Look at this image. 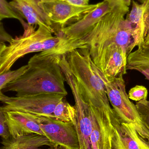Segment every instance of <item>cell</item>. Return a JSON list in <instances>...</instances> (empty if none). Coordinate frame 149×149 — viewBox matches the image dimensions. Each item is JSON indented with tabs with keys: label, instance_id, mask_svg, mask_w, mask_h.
I'll return each mask as SVG.
<instances>
[{
	"label": "cell",
	"instance_id": "cell-17",
	"mask_svg": "<svg viewBox=\"0 0 149 149\" xmlns=\"http://www.w3.org/2000/svg\"><path fill=\"white\" fill-rule=\"evenodd\" d=\"M28 68V65H26L15 70H9L0 74V90L2 91L7 84L22 76Z\"/></svg>",
	"mask_w": 149,
	"mask_h": 149
},
{
	"label": "cell",
	"instance_id": "cell-8",
	"mask_svg": "<svg viewBox=\"0 0 149 149\" xmlns=\"http://www.w3.org/2000/svg\"><path fill=\"white\" fill-rule=\"evenodd\" d=\"M40 126L45 136L55 146L66 149H80L78 133L73 123L48 118Z\"/></svg>",
	"mask_w": 149,
	"mask_h": 149
},
{
	"label": "cell",
	"instance_id": "cell-21",
	"mask_svg": "<svg viewBox=\"0 0 149 149\" xmlns=\"http://www.w3.org/2000/svg\"><path fill=\"white\" fill-rule=\"evenodd\" d=\"M0 136L2 139H8L10 135L6 123L5 116L2 111L0 110Z\"/></svg>",
	"mask_w": 149,
	"mask_h": 149
},
{
	"label": "cell",
	"instance_id": "cell-10",
	"mask_svg": "<svg viewBox=\"0 0 149 149\" xmlns=\"http://www.w3.org/2000/svg\"><path fill=\"white\" fill-rule=\"evenodd\" d=\"M119 0H104L98 7L77 22L61 29L58 33L69 40H78L110 12Z\"/></svg>",
	"mask_w": 149,
	"mask_h": 149
},
{
	"label": "cell",
	"instance_id": "cell-24",
	"mask_svg": "<svg viewBox=\"0 0 149 149\" xmlns=\"http://www.w3.org/2000/svg\"><path fill=\"white\" fill-rule=\"evenodd\" d=\"M144 46H149V20L147 27V32H146V37L144 41Z\"/></svg>",
	"mask_w": 149,
	"mask_h": 149
},
{
	"label": "cell",
	"instance_id": "cell-26",
	"mask_svg": "<svg viewBox=\"0 0 149 149\" xmlns=\"http://www.w3.org/2000/svg\"><path fill=\"white\" fill-rule=\"evenodd\" d=\"M48 149H66L65 148H63V147H61L59 146H54L52 147H50Z\"/></svg>",
	"mask_w": 149,
	"mask_h": 149
},
{
	"label": "cell",
	"instance_id": "cell-3",
	"mask_svg": "<svg viewBox=\"0 0 149 149\" xmlns=\"http://www.w3.org/2000/svg\"><path fill=\"white\" fill-rule=\"evenodd\" d=\"M61 56L40 53L31 58L26 71L10 82L1 92H13L15 96L57 94L66 96V78L59 64Z\"/></svg>",
	"mask_w": 149,
	"mask_h": 149
},
{
	"label": "cell",
	"instance_id": "cell-2",
	"mask_svg": "<svg viewBox=\"0 0 149 149\" xmlns=\"http://www.w3.org/2000/svg\"><path fill=\"white\" fill-rule=\"evenodd\" d=\"M24 31L22 36L13 38L6 45L0 43V74L10 70L17 60L25 55L40 52L45 56H62L78 49L73 41L58 33L56 36L43 25L36 30L34 25L25 22L22 24Z\"/></svg>",
	"mask_w": 149,
	"mask_h": 149
},
{
	"label": "cell",
	"instance_id": "cell-18",
	"mask_svg": "<svg viewBox=\"0 0 149 149\" xmlns=\"http://www.w3.org/2000/svg\"><path fill=\"white\" fill-rule=\"evenodd\" d=\"M5 18H15L18 19L20 22L23 20L13 9L6 0H0V21Z\"/></svg>",
	"mask_w": 149,
	"mask_h": 149
},
{
	"label": "cell",
	"instance_id": "cell-5",
	"mask_svg": "<svg viewBox=\"0 0 149 149\" xmlns=\"http://www.w3.org/2000/svg\"><path fill=\"white\" fill-rule=\"evenodd\" d=\"M93 66L105 84L109 102L117 119L122 122L133 124L140 137L149 145V130L141 118L136 105L127 94L123 74L108 76L94 63Z\"/></svg>",
	"mask_w": 149,
	"mask_h": 149
},
{
	"label": "cell",
	"instance_id": "cell-12",
	"mask_svg": "<svg viewBox=\"0 0 149 149\" xmlns=\"http://www.w3.org/2000/svg\"><path fill=\"white\" fill-rule=\"evenodd\" d=\"M113 124L115 133L111 149H149V145L140 137L133 124L122 122L117 117Z\"/></svg>",
	"mask_w": 149,
	"mask_h": 149
},
{
	"label": "cell",
	"instance_id": "cell-16",
	"mask_svg": "<svg viewBox=\"0 0 149 149\" xmlns=\"http://www.w3.org/2000/svg\"><path fill=\"white\" fill-rule=\"evenodd\" d=\"M64 97L56 105L53 112L55 119L66 122H72L75 125L76 109L75 106L71 105Z\"/></svg>",
	"mask_w": 149,
	"mask_h": 149
},
{
	"label": "cell",
	"instance_id": "cell-25",
	"mask_svg": "<svg viewBox=\"0 0 149 149\" xmlns=\"http://www.w3.org/2000/svg\"><path fill=\"white\" fill-rule=\"evenodd\" d=\"M124 2V3L127 5V6L129 7L130 6L131 3V1L133 0H122ZM139 1L141 2V3H142L144 0H139Z\"/></svg>",
	"mask_w": 149,
	"mask_h": 149
},
{
	"label": "cell",
	"instance_id": "cell-14",
	"mask_svg": "<svg viewBox=\"0 0 149 149\" xmlns=\"http://www.w3.org/2000/svg\"><path fill=\"white\" fill-rule=\"evenodd\" d=\"M0 149H41L42 147L55 146L45 136L29 134L2 140Z\"/></svg>",
	"mask_w": 149,
	"mask_h": 149
},
{
	"label": "cell",
	"instance_id": "cell-7",
	"mask_svg": "<svg viewBox=\"0 0 149 149\" xmlns=\"http://www.w3.org/2000/svg\"><path fill=\"white\" fill-rule=\"evenodd\" d=\"M38 4L52 22L60 29L82 19L96 8L99 3L86 6H76L57 0H38Z\"/></svg>",
	"mask_w": 149,
	"mask_h": 149
},
{
	"label": "cell",
	"instance_id": "cell-20",
	"mask_svg": "<svg viewBox=\"0 0 149 149\" xmlns=\"http://www.w3.org/2000/svg\"><path fill=\"white\" fill-rule=\"evenodd\" d=\"M136 106L141 118L149 130V101L144 100L137 102Z\"/></svg>",
	"mask_w": 149,
	"mask_h": 149
},
{
	"label": "cell",
	"instance_id": "cell-15",
	"mask_svg": "<svg viewBox=\"0 0 149 149\" xmlns=\"http://www.w3.org/2000/svg\"><path fill=\"white\" fill-rule=\"evenodd\" d=\"M127 70H136L149 80V46H143L130 52L127 58Z\"/></svg>",
	"mask_w": 149,
	"mask_h": 149
},
{
	"label": "cell",
	"instance_id": "cell-19",
	"mask_svg": "<svg viewBox=\"0 0 149 149\" xmlns=\"http://www.w3.org/2000/svg\"><path fill=\"white\" fill-rule=\"evenodd\" d=\"M148 90L145 86H137L132 88L129 92L128 97L130 100L136 101H140L147 100Z\"/></svg>",
	"mask_w": 149,
	"mask_h": 149
},
{
	"label": "cell",
	"instance_id": "cell-23",
	"mask_svg": "<svg viewBox=\"0 0 149 149\" xmlns=\"http://www.w3.org/2000/svg\"><path fill=\"white\" fill-rule=\"evenodd\" d=\"M76 6H86L89 4V0H57Z\"/></svg>",
	"mask_w": 149,
	"mask_h": 149
},
{
	"label": "cell",
	"instance_id": "cell-22",
	"mask_svg": "<svg viewBox=\"0 0 149 149\" xmlns=\"http://www.w3.org/2000/svg\"><path fill=\"white\" fill-rule=\"evenodd\" d=\"M13 38L8 34L6 31L4 30L3 25L2 23L1 22L0 25V43H3L5 42H8L10 43L12 39Z\"/></svg>",
	"mask_w": 149,
	"mask_h": 149
},
{
	"label": "cell",
	"instance_id": "cell-13",
	"mask_svg": "<svg viewBox=\"0 0 149 149\" xmlns=\"http://www.w3.org/2000/svg\"><path fill=\"white\" fill-rule=\"evenodd\" d=\"M9 3L14 10L24 18L29 25H43L55 33L53 24L39 7L38 0H12Z\"/></svg>",
	"mask_w": 149,
	"mask_h": 149
},
{
	"label": "cell",
	"instance_id": "cell-11",
	"mask_svg": "<svg viewBox=\"0 0 149 149\" xmlns=\"http://www.w3.org/2000/svg\"><path fill=\"white\" fill-rule=\"evenodd\" d=\"M132 9L126 16L133 29V42L129 53L136 46H144L149 20V0L139 3L132 1Z\"/></svg>",
	"mask_w": 149,
	"mask_h": 149
},
{
	"label": "cell",
	"instance_id": "cell-1",
	"mask_svg": "<svg viewBox=\"0 0 149 149\" xmlns=\"http://www.w3.org/2000/svg\"><path fill=\"white\" fill-rule=\"evenodd\" d=\"M129 8L119 0L78 40L87 48L93 63L108 76L127 73V58L133 42V29L127 18Z\"/></svg>",
	"mask_w": 149,
	"mask_h": 149
},
{
	"label": "cell",
	"instance_id": "cell-4",
	"mask_svg": "<svg viewBox=\"0 0 149 149\" xmlns=\"http://www.w3.org/2000/svg\"><path fill=\"white\" fill-rule=\"evenodd\" d=\"M74 49L66 54L69 68L78 84L87 103L100 112L114 115L107 94L106 86L93 66L87 49Z\"/></svg>",
	"mask_w": 149,
	"mask_h": 149
},
{
	"label": "cell",
	"instance_id": "cell-6",
	"mask_svg": "<svg viewBox=\"0 0 149 149\" xmlns=\"http://www.w3.org/2000/svg\"><path fill=\"white\" fill-rule=\"evenodd\" d=\"M64 96L57 94H41L25 96H10L0 93V100L4 104L3 111H20L39 116L55 118L56 105Z\"/></svg>",
	"mask_w": 149,
	"mask_h": 149
},
{
	"label": "cell",
	"instance_id": "cell-9",
	"mask_svg": "<svg viewBox=\"0 0 149 149\" xmlns=\"http://www.w3.org/2000/svg\"><path fill=\"white\" fill-rule=\"evenodd\" d=\"M3 112L11 137H17L31 134L45 136L40 125L46 121L49 117L20 111Z\"/></svg>",
	"mask_w": 149,
	"mask_h": 149
}]
</instances>
